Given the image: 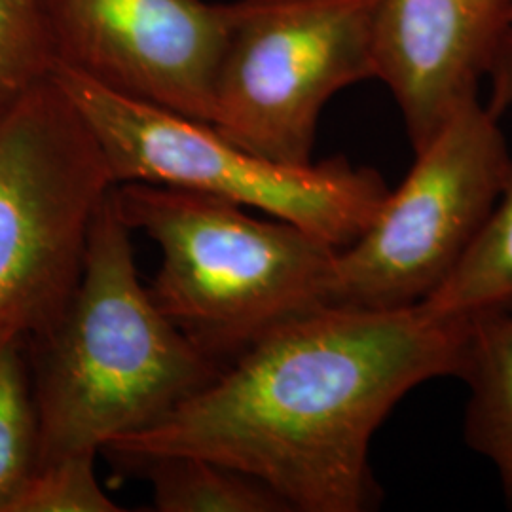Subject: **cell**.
<instances>
[{"mask_svg": "<svg viewBox=\"0 0 512 512\" xmlns=\"http://www.w3.org/2000/svg\"><path fill=\"white\" fill-rule=\"evenodd\" d=\"M211 126L258 156L308 165L330 99L376 78L378 0H236Z\"/></svg>", "mask_w": 512, "mask_h": 512, "instance_id": "8992f818", "label": "cell"}, {"mask_svg": "<svg viewBox=\"0 0 512 512\" xmlns=\"http://www.w3.org/2000/svg\"><path fill=\"white\" fill-rule=\"evenodd\" d=\"M93 452L37 465L6 512H120L95 475Z\"/></svg>", "mask_w": 512, "mask_h": 512, "instance_id": "5bb4252c", "label": "cell"}, {"mask_svg": "<svg viewBox=\"0 0 512 512\" xmlns=\"http://www.w3.org/2000/svg\"><path fill=\"white\" fill-rule=\"evenodd\" d=\"M116 181L54 76L0 105V330L37 336L69 304Z\"/></svg>", "mask_w": 512, "mask_h": 512, "instance_id": "5b68a950", "label": "cell"}, {"mask_svg": "<svg viewBox=\"0 0 512 512\" xmlns=\"http://www.w3.org/2000/svg\"><path fill=\"white\" fill-rule=\"evenodd\" d=\"M423 306L442 317L512 308V167L473 245Z\"/></svg>", "mask_w": 512, "mask_h": 512, "instance_id": "7c38bea8", "label": "cell"}, {"mask_svg": "<svg viewBox=\"0 0 512 512\" xmlns=\"http://www.w3.org/2000/svg\"><path fill=\"white\" fill-rule=\"evenodd\" d=\"M488 80L490 99L486 107L492 110L495 116H501L505 110L512 107V33L503 42L499 54L495 57Z\"/></svg>", "mask_w": 512, "mask_h": 512, "instance_id": "2e32d148", "label": "cell"}, {"mask_svg": "<svg viewBox=\"0 0 512 512\" xmlns=\"http://www.w3.org/2000/svg\"><path fill=\"white\" fill-rule=\"evenodd\" d=\"M467 334L469 317L423 304L319 306L260 336L164 420L103 450L126 467L213 459L262 482L289 511H368L380 497L374 433L408 391L459 376Z\"/></svg>", "mask_w": 512, "mask_h": 512, "instance_id": "6da1fadb", "label": "cell"}, {"mask_svg": "<svg viewBox=\"0 0 512 512\" xmlns=\"http://www.w3.org/2000/svg\"><path fill=\"white\" fill-rule=\"evenodd\" d=\"M38 420L29 338L0 330V512L35 471Z\"/></svg>", "mask_w": 512, "mask_h": 512, "instance_id": "4fadbf2b", "label": "cell"}, {"mask_svg": "<svg viewBox=\"0 0 512 512\" xmlns=\"http://www.w3.org/2000/svg\"><path fill=\"white\" fill-rule=\"evenodd\" d=\"M458 378L469 387L465 439L494 465L512 501V308L469 315Z\"/></svg>", "mask_w": 512, "mask_h": 512, "instance_id": "30bf717a", "label": "cell"}, {"mask_svg": "<svg viewBox=\"0 0 512 512\" xmlns=\"http://www.w3.org/2000/svg\"><path fill=\"white\" fill-rule=\"evenodd\" d=\"M54 71L211 122L230 4L37 0ZM52 71V73H54Z\"/></svg>", "mask_w": 512, "mask_h": 512, "instance_id": "ba28073f", "label": "cell"}, {"mask_svg": "<svg viewBox=\"0 0 512 512\" xmlns=\"http://www.w3.org/2000/svg\"><path fill=\"white\" fill-rule=\"evenodd\" d=\"M511 33L512 0H378L376 80L395 97L414 150L478 101Z\"/></svg>", "mask_w": 512, "mask_h": 512, "instance_id": "9c48e42d", "label": "cell"}, {"mask_svg": "<svg viewBox=\"0 0 512 512\" xmlns=\"http://www.w3.org/2000/svg\"><path fill=\"white\" fill-rule=\"evenodd\" d=\"M29 359L37 465L97 454L110 440L147 429L222 370L141 283L114 190L93 222L69 304L52 327L29 338Z\"/></svg>", "mask_w": 512, "mask_h": 512, "instance_id": "7a4b0ae2", "label": "cell"}, {"mask_svg": "<svg viewBox=\"0 0 512 512\" xmlns=\"http://www.w3.org/2000/svg\"><path fill=\"white\" fill-rule=\"evenodd\" d=\"M90 124L116 184L147 183L207 194L285 220L344 249L378 215L389 186L346 158L281 164L188 118L112 92L80 74L52 73Z\"/></svg>", "mask_w": 512, "mask_h": 512, "instance_id": "277c9868", "label": "cell"}, {"mask_svg": "<svg viewBox=\"0 0 512 512\" xmlns=\"http://www.w3.org/2000/svg\"><path fill=\"white\" fill-rule=\"evenodd\" d=\"M52 71L37 0H0V105Z\"/></svg>", "mask_w": 512, "mask_h": 512, "instance_id": "9a60e30c", "label": "cell"}, {"mask_svg": "<svg viewBox=\"0 0 512 512\" xmlns=\"http://www.w3.org/2000/svg\"><path fill=\"white\" fill-rule=\"evenodd\" d=\"M480 99L414 150L403 183L330 270L325 306L399 310L437 293L494 211L512 158Z\"/></svg>", "mask_w": 512, "mask_h": 512, "instance_id": "52a82bcc", "label": "cell"}, {"mask_svg": "<svg viewBox=\"0 0 512 512\" xmlns=\"http://www.w3.org/2000/svg\"><path fill=\"white\" fill-rule=\"evenodd\" d=\"M152 484L160 512H287L253 476L198 456H160L131 465Z\"/></svg>", "mask_w": 512, "mask_h": 512, "instance_id": "8fae6325", "label": "cell"}, {"mask_svg": "<svg viewBox=\"0 0 512 512\" xmlns=\"http://www.w3.org/2000/svg\"><path fill=\"white\" fill-rule=\"evenodd\" d=\"M120 217L154 239L162 266L148 287L165 317L215 361L325 306L338 249L238 203L158 184L114 186Z\"/></svg>", "mask_w": 512, "mask_h": 512, "instance_id": "3957f363", "label": "cell"}]
</instances>
